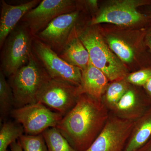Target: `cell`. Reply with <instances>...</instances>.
<instances>
[{
  "instance_id": "cell-1",
  "label": "cell",
  "mask_w": 151,
  "mask_h": 151,
  "mask_svg": "<svg viewBox=\"0 0 151 151\" xmlns=\"http://www.w3.org/2000/svg\"><path fill=\"white\" fill-rule=\"evenodd\" d=\"M110 114L102 101L82 94L56 127L76 150L84 151L102 131Z\"/></svg>"
},
{
  "instance_id": "cell-2",
  "label": "cell",
  "mask_w": 151,
  "mask_h": 151,
  "mask_svg": "<svg viewBox=\"0 0 151 151\" xmlns=\"http://www.w3.org/2000/svg\"><path fill=\"white\" fill-rule=\"evenodd\" d=\"M97 25L108 46L129 73L151 66V52L145 42L147 28Z\"/></svg>"
},
{
  "instance_id": "cell-3",
  "label": "cell",
  "mask_w": 151,
  "mask_h": 151,
  "mask_svg": "<svg viewBox=\"0 0 151 151\" xmlns=\"http://www.w3.org/2000/svg\"><path fill=\"white\" fill-rule=\"evenodd\" d=\"M78 37L89 53L90 61L105 73L110 82L122 80L129 73L108 46L97 25H86L78 29Z\"/></svg>"
},
{
  "instance_id": "cell-4",
  "label": "cell",
  "mask_w": 151,
  "mask_h": 151,
  "mask_svg": "<svg viewBox=\"0 0 151 151\" xmlns=\"http://www.w3.org/2000/svg\"><path fill=\"white\" fill-rule=\"evenodd\" d=\"M8 78L14 108L38 103L39 94L52 79L33 52L27 63Z\"/></svg>"
},
{
  "instance_id": "cell-5",
  "label": "cell",
  "mask_w": 151,
  "mask_h": 151,
  "mask_svg": "<svg viewBox=\"0 0 151 151\" xmlns=\"http://www.w3.org/2000/svg\"><path fill=\"white\" fill-rule=\"evenodd\" d=\"M151 0H109L100 2L99 10L89 22L90 25L110 24L129 27L147 28L151 19L138 9Z\"/></svg>"
},
{
  "instance_id": "cell-6",
  "label": "cell",
  "mask_w": 151,
  "mask_h": 151,
  "mask_svg": "<svg viewBox=\"0 0 151 151\" xmlns=\"http://www.w3.org/2000/svg\"><path fill=\"white\" fill-rule=\"evenodd\" d=\"M77 9L54 19L46 28L35 36L59 54L78 29L88 24L92 17L80 0L76 1Z\"/></svg>"
},
{
  "instance_id": "cell-7",
  "label": "cell",
  "mask_w": 151,
  "mask_h": 151,
  "mask_svg": "<svg viewBox=\"0 0 151 151\" xmlns=\"http://www.w3.org/2000/svg\"><path fill=\"white\" fill-rule=\"evenodd\" d=\"M33 37L20 22L6 38L1 52V69L6 77L15 73L25 65L32 54Z\"/></svg>"
},
{
  "instance_id": "cell-8",
  "label": "cell",
  "mask_w": 151,
  "mask_h": 151,
  "mask_svg": "<svg viewBox=\"0 0 151 151\" xmlns=\"http://www.w3.org/2000/svg\"><path fill=\"white\" fill-rule=\"evenodd\" d=\"M32 50L33 53L52 79L80 86L82 71L80 68L65 62L35 37H33Z\"/></svg>"
},
{
  "instance_id": "cell-9",
  "label": "cell",
  "mask_w": 151,
  "mask_h": 151,
  "mask_svg": "<svg viewBox=\"0 0 151 151\" xmlns=\"http://www.w3.org/2000/svg\"><path fill=\"white\" fill-rule=\"evenodd\" d=\"M10 115L21 124L26 134L31 135L40 134L49 128L56 127L63 117L40 103L14 108Z\"/></svg>"
},
{
  "instance_id": "cell-10",
  "label": "cell",
  "mask_w": 151,
  "mask_h": 151,
  "mask_svg": "<svg viewBox=\"0 0 151 151\" xmlns=\"http://www.w3.org/2000/svg\"><path fill=\"white\" fill-rule=\"evenodd\" d=\"M76 9V1L43 0L38 5L27 12L20 22L35 37L46 28L58 17L71 12Z\"/></svg>"
},
{
  "instance_id": "cell-11",
  "label": "cell",
  "mask_w": 151,
  "mask_h": 151,
  "mask_svg": "<svg viewBox=\"0 0 151 151\" xmlns=\"http://www.w3.org/2000/svg\"><path fill=\"white\" fill-rule=\"evenodd\" d=\"M135 122L120 119L110 113L102 131L84 151H124Z\"/></svg>"
},
{
  "instance_id": "cell-12",
  "label": "cell",
  "mask_w": 151,
  "mask_h": 151,
  "mask_svg": "<svg viewBox=\"0 0 151 151\" xmlns=\"http://www.w3.org/2000/svg\"><path fill=\"white\" fill-rule=\"evenodd\" d=\"M80 95L79 86L51 79L40 91L37 102L64 116L75 106Z\"/></svg>"
},
{
  "instance_id": "cell-13",
  "label": "cell",
  "mask_w": 151,
  "mask_h": 151,
  "mask_svg": "<svg viewBox=\"0 0 151 151\" xmlns=\"http://www.w3.org/2000/svg\"><path fill=\"white\" fill-rule=\"evenodd\" d=\"M151 108V99L143 87L130 84L129 89L110 113L120 119L136 121Z\"/></svg>"
},
{
  "instance_id": "cell-14",
  "label": "cell",
  "mask_w": 151,
  "mask_h": 151,
  "mask_svg": "<svg viewBox=\"0 0 151 151\" xmlns=\"http://www.w3.org/2000/svg\"><path fill=\"white\" fill-rule=\"evenodd\" d=\"M42 1L32 0L17 5H12L4 0L1 1L0 48L9 35L20 22L27 12L34 8Z\"/></svg>"
},
{
  "instance_id": "cell-15",
  "label": "cell",
  "mask_w": 151,
  "mask_h": 151,
  "mask_svg": "<svg viewBox=\"0 0 151 151\" xmlns=\"http://www.w3.org/2000/svg\"><path fill=\"white\" fill-rule=\"evenodd\" d=\"M80 94H86L96 100L102 98L110 83L105 73L95 67L90 61L89 65L82 70Z\"/></svg>"
},
{
  "instance_id": "cell-16",
  "label": "cell",
  "mask_w": 151,
  "mask_h": 151,
  "mask_svg": "<svg viewBox=\"0 0 151 151\" xmlns=\"http://www.w3.org/2000/svg\"><path fill=\"white\" fill-rule=\"evenodd\" d=\"M151 137V108L135 121L124 151H138Z\"/></svg>"
},
{
  "instance_id": "cell-17",
  "label": "cell",
  "mask_w": 151,
  "mask_h": 151,
  "mask_svg": "<svg viewBox=\"0 0 151 151\" xmlns=\"http://www.w3.org/2000/svg\"><path fill=\"white\" fill-rule=\"evenodd\" d=\"M58 55L65 62L78 68L81 71L87 67L90 61L88 52L78 37L77 32Z\"/></svg>"
},
{
  "instance_id": "cell-18",
  "label": "cell",
  "mask_w": 151,
  "mask_h": 151,
  "mask_svg": "<svg viewBox=\"0 0 151 151\" xmlns=\"http://www.w3.org/2000/svg\"><path fill=\"white\" fill-rule=\"evenodd\" d=\"M130 84L124 79L110 82L102 98V102L111 112L129 89Z\"/></svg>"
},
{
  "instance_id": "cell-19",
  "label": "cell",
  "mask_w": 151,
  "mask_h": 151,
  "mask_svg": "<svg viewBox=\"0 0 151 151\" xmlns=\"http://www.w3.org/2000/svg\"><path fill=\"white\" fill-rule=\"evenodd\" d=\"M24 129L16 121L4 122L0 130V151H8L9 146L24 134Z\"/></svg>"
},
{
  "instance_id": "cell-20",
  "label": "cell",
  "mask_w": 151,
  "mask_h": 151,
  "mask_svg": "<svg viewBox=\"0 0 151 151\" xmlns=\"http://www.w3.org/2000/svg\"><path fill=\"white\" fill-rule=\"evenodd\" d=\"M42 134L48 151H76L56 127L49 128Z\"/></svg>"
},
{
  "instance_id": "cell-21",
  "label": "cell",
  "mask_w": 151,
  "mask_h": 151,
  "mask_svg": "<svg viewBox=\"0 0 151 151\" xmlns=\"http://www.w3.org/2000/svg\"><path fill=\"white\" fill-rule=\"evenodd\" d=\"M14 108V95L6 76L0 70V119L1 123L9 114Z\"/></svg>"
},
{
  "instance_id": "cell-22",
  "label": "cell",
  "mask_w": 151,
  "mask_h": 151,
  "mask_svg": "<svg viewBox=\"0 0 151 151\" xmlns=\"http://www.w3.org/2000/svg\"><path fill=\"white\" fill-rule=\"evenodd\" d=\"M23 151H48L42 134H23L19 139Z\"/></svg>"
},
{
  "instance_id": "cell-23",
  "label": "cell",
  "mask_w": 151,
  "mask_h": 151,
  "mask_svg": "<svg viewBox=\"0 0 151 151\" xmlns=\"http://www.w3.org/2000/svg\"><path fill=\"white\" fill-rule=\"evenodd\" d=\"M151 78V66L128 73L124 78L129 84L142 86Z\"/></svg>"
},
{
  "instance_id": "cell-24",
  "label": "cell",
  "mask_w": 151,
  "mask_h": 151,
  "mask_svg": "<svg viewBox=\"0 0 151 151\" xmlns=\"http://www.w3.org/2000/svg\"><path fill=\"white\" fill-rule=\"evenodd\" d=\"M138 10L151 19V3L149 4L140 7Z\"/></svg>"
},
{
  "instance_id": "cell-25",
  "label": "cell",
  "mask_w": 151,
  "mask_h": 151,
  "mask_svg": "<svg viewBox=\"0 0 151 151\" xmlns=\"http://www.w3.org/2000/svg\"><path fill=\"white\" fill-rule=\"evenodd\" d=\"M145 42L146 45L151 52V24L149 27L147 28Z\"/></svg>"
},
{
  "instance_id": "cell-26",
  "label": "cell",
  "mask_w": 151,
  "mask_h": 151,
  "mask_svg": "<svg viewBox=\"0 0 151 151\" xmlns=\"http://www.w3.org/2000/svg\"><path fill=\"white\" fill-rule=\"evenodd\" d=\"M142 87L146 94L151 100V78L147 81Z\"/></svg>"
},
{
  "instance_id": "cell-27",
  "label": "cell",
  "mask_w": 151,
  "mask_h": 151,
  "mask_svg": "<svg viewBox=\"0 0 151 151\" xmlns=\"http://www.w3.org/2000/svg\"><path fill=\"white\" fill-rule=\"evenodd\" d=\"M10 147L12 151H23L19 139L11 144Z\"/></svg>"
},
{
  "instance_id": "cell-28",
  "label": "cell",
  "mask_w": 151,
  "mask_h": 151,
  "mask_svg": "<svg viewBox=\"0 0 151 151\" xmlns=\"http://www.w3.org/2000/svg\"><path fill=\"white\" fill-rule=\"evenodd\" d=\"M138 151H151V137L145 145Z\"/></svg>"
}]
</instances>
